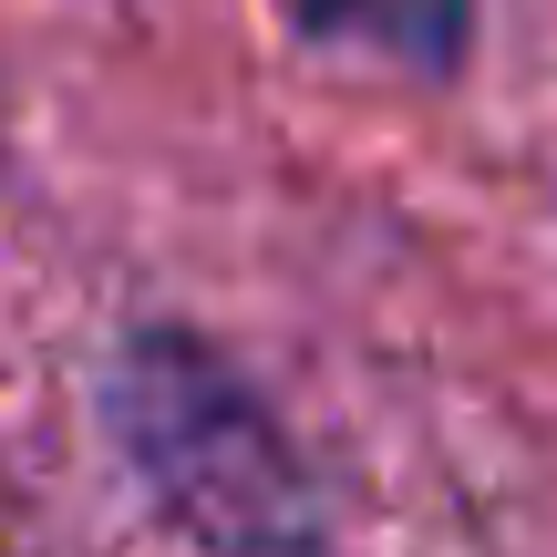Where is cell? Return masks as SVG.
Listing matches in <instances>:
<instances>
[{
	"label": "cell",
	"instance_id": "1",
	"mask_svg": "<svg viewBox=\"0 0 557 557\" xmlns=\"http://www.w3.org/2000/svg\"><path fill=\"white\" fill-rule=\"evenodd\" d=\"M114 444L186 537H310L299 465L227 361L156 331L114 361Z\"/></svg>",
	"mask_w": 557,
	"mask_h": 557
},
{
	"label": "cell",
	"instance_id": "2",
	"mask_svg": "<svg viewBox=\"0 0 557 557\" xmlns=\"http://www.w3.org/2000/svg\"><path fill=\"white\" fill-rule=\"evenodd\" d=\"M289 21L320 52H361L423 83H455L475 52V0H289Z\"/></svg>",
	"mask_w": 557,
	"mask_h": 557
}]
</instances>
